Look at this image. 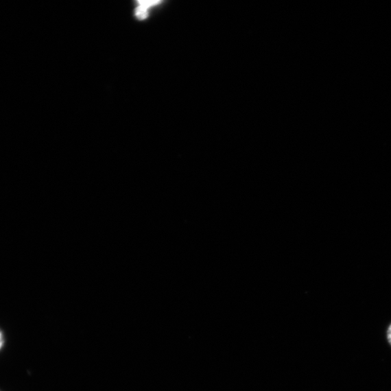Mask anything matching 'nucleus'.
Segmentation results:
<instances>
[{"label":"nucleus","instance_id":"f257e3e1","mask_svg":"<svg viewBox=\"0 0 391 391\" xmlns=\"http://www.w3.org/2000/svg\"><path fill=\"white\" fill-rule=\"evenodd\" d=\"M149 8H147L145 6L143 5H139V8L137 9V16L139 19H145L147 18V10Z\"/></svg>","mask_w":391,"mask_h":391},{"label":"nucleus","instance_id":"f03ea898","mask_svg":"<svg viewBox=\"0 0 391 391\" xmlns=\"http://www.w3.org/2000/svg\"><path fill=\"white\" fill-rule=\"evenodd\" d=\"M160 3H161L160 1H139L138 2V3L139 5L145 6L147 8H150V7H152L155 5H158Z\"/></svg>","mask_w":391,"mask_h":391},{"label":"nucleus","instance_id":"7ed1b4c3","mask_svg":"<svg viewBox=\"0 0 391 391\" xmlns=\"http://www.w3.org/2000/svg\"><path fill=\"white\" fill-rule=\"evenodd\" d=\"M387 336H388V342H389L390 344L391 345V324H390V325L389 326V328H388V329Z\"/></svg>","mask_w":391,"mask_h":391},{"label":"nucleus","instance_id":"20e7f679","mask_svg":"<svg viewBox=\"0 0 391 391\" xmlns=\"http://www.w3.org/2000/svg\"><path fill=\"white\" fill-rule=\"evenodd\" d=\"M3 344H4L3 335L1 331H0V349L2 348Z\"/></svg>","mask_w":391,"mask_h":391}]
</instances>
